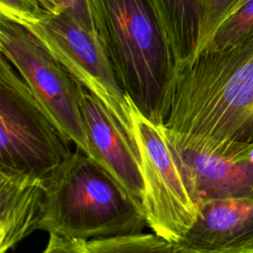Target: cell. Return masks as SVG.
<instances>
[{"label":"cell","mask_w":253,"mask_h":253,"mask_svg":"<svg viewBox=\"0 0 253 253\" xmlns=\"http://www.w3.org/2000/svg\"><path fill=\"white\" fill-rule=\"evenodd\" d=\"M145 225L141 203L79 148L46 180L40 230L87 240L142 233Z\"/></svg>","instance_id":"obj_3"},{"label":"cell","mask_w":253,"mask_h":253,"mask_svg":"<svg viewBox=\"0 0 253 253\" xmlns=\"http://www.w3.org/2000/svg\"><path fill=\"white\" fill-rule=\"evenodd\" d=\"M47 13L39 0H0L1 17L23 27L37 24Z\"/></svg>","instance_id":"obj_14"},{"label":"cell","mask_w":253,"mask_h":253,"mask_svg":"<svg viewBox=\"0 0 253 253\" xmlns=\"http://www.w3.org/2000/svg\"><path fill=\"white\" fill-rule=\"evenodd\" d=\"M164 129L170 144L253 187V37L178 71Z\"/></svg>","instance_id":"obj_1"},{"label":"cell","mask_w":253,"mask_h":253,"mask_svg":"<svg viewBox=\"0 0 253 253\" xmlns=\"http://www.w3.org/2000/svg\"><path fill=\"white\" fill-rule=\"evenodd\" d=\"M42 253H89L88 240L49 233L47 245Z\"/></svg>","instance_id":"obj_16"},{"label":"cell","mask_w":253,"mask_h":253,"mask_svg":"<svg viewBox=\"0 0 253 253\" xmlns=\"http://www.w3.org/2000/svg\"><path fill=\"white\" fill-rule=\"evenodd\" d=\"M131 120L142 169L141 206L147 226L158 236L175 243L194 224L198 208L171 150L164 126L146 119L133 104Z\"/></svg>","instance_id":"obj_6"},{"label":"cell","mask_w":253,"mask_h":253,"mask_svg":"<svg viewBox=\"0 0 253 253\" xmlns=\"http://www.w3.org/2000/svg\"><path fill=\"white\" fill-rule=\"evenodd\" d=\"M97 36L125 93L149 121L164 126L178 67L153 0H89Z\"/></svg>","instance_id":"obj_2"},{"label":"cell","mask_w":253,"mask_h":253,"mask_svg":"<svg viewBox=\"0 0 253 253\" xmlns=\"http://www.w3.org/2000/svg\"><path fill=\"white\" fill-rule=\"evenodd\" d=\"M167 30L178 71L212 42L236 0H153Z\"/></svg>","instance_id":"obj_10"},{"label":"cell","mask_w":253,"mask_h":253,"mask_svg":"<svg viewBox=\"0 0 253 253\" xmlns=\"http://www.w3.org/2000/svg\"><path fill=\"white\" fill-rule=\"evenodd\" d=\"M89 253H178L175 245L155 233L88 240Z\"/></svg>","instance_id":"obj_12"},{"label":"cell","mask_w":253,"mask_h":253,"mask_svg":"<svg viewBox=\"0 0 253 253\" xmlns=\"http://www.w3.org/2000/svg\"><path fill=\"white\" fill-rule=\"evenodd\" d=\"M252 37L253 0H249L222 22L212 42L207 48L223 49Z\"/></svg>","instance_id":"obj_13"},{"label":"cell","mask_w":253,"mask_h":253,"mask_svg":"<svg viewBox=\"0 0 253 253\" xmlns=\"http://www.w3.org/2000/svg\"><path fill=\"white\" fill-rule=\"evenodd\" d=\"M245 253H253V244L248 248V250Z\"/></svg>","instance_id":"obj_19"},{"label":"cell","mask_w":253,"mask_h":253,"mask_svg":"<svg viewBox=\"0 0 253 253\" xmlns=\"http://www.w3.org/2000/svg\"><path fill=\"white\" fill-rule=\"evenodd\" d=\"M52 3L55 10L54 13L66 15L77 25L97 36L89 0H52Z\"/></svg>","instance_id":"obj_15"},{"label":"cell","mask_w":253,"mask_h":253,"mask_svg":"<svg viewBox=\"0 0 253 253\" xmlns=\"http://www.w3.org/2000/svg\"><path fill=\"white\" fill-rule=\"evenodd\" d=\"M25 28L105 107L135 145L132 103L122 88L99 38L60 13L48 12L42 20Z\"/></svg>","instance_id":"obj_7"},{"label":"cell","mask_w":253,"mask_h":253,"mask_svg":"<svg viewBox=\"0 0 253 253\" xmlns=\"http://www.w3.org/2000/svg\"><path fill=\"white\" fill-rule=\"evenodd\" d=\"M0 51L60 130L90 157L81 111L84 88L25 27L0 17Z\"/></svg>","instance_id":"obj_5"},{"label":"cell","mask_w":253,"mask_h":253,"mask_svg":"<svg viewBox=\"0 0 253 253\" xmlns=\"http://www.w3.org/2000/svg\"><path fill=\"white\" fill-rule=\"evenodd\" d=\"M15 68L0 58V171L47 180L71 154Z\"/></svg>","instance_id":"obj_4"},{"label":"cell","mask_w":253,"mask_h":253,"mask_svg":"<svg viewBox=\"0 0 253 253\" xmlns=\"http://www.w3.org/2000/svg\"><path fill=\"white\" fill-rule=\"evenodd\" d=\"M178 253H245L253 244V197L202 203Z\"/></svg>","instance_id":"obj_8"},{"label":"cell","mask_w":253,"mask_h":253,"mask_svg":"<svg viewBox=\"0 0 253 253\" xmlns=\"http://www.w3.org/2000/svg\"><path fill=\"white\" fill-rule=\"evenodd\" d=\"M39 2L41 3V5L48 12L50 13H54L55 10H54V6H53V3H52V0H39Z\"/></svg>","instance_id":"obj_17"},{"label":"cell","mask_w":253,"mask_h":253,"mask_svg":"<svg viewBox=\"0 0 253 253\" xmlns=\"http://www.w3.org/2000/svg\"><path fill=\"white\" fill-rule=\"evenodd\" d=\"M249 0H236V2L233 4V6H232V8H231V10H230V12H229V14H228V16H230L231 14H233L234 12H236L241 6H243L246 2H248ZM227 16V17H228Z\"/></svg>","instance_id":"obj_18"},{"label":"cell","mask_w":253,"mask_h":253,"mask_svg":"<svg viewBox=\"0 0 253 253\" xmlns=\"http://www.w3.org/2000/svg\"><path fill=\"white\" fill-rule=\"evenodd\" d=\"M46 206V180L0 171V253L40 229Z\"/></svg>","instance_id":"obj_11"},{"label":"cell","mask_w":253,"mask_h":253,"mask_svg":"<svg viewBox=\"0 0 253 253\" xmlns=\"http://www.w3.org/2000/svg\"><path fill=\"white\" fill-rule=\"evenodd\" d=\"M81 111L90 143V157L141 203L144 183L134 143L105 107L86 90L81 98Z\"/></svg>","instance_id":"obj_9"}]
</instances>
